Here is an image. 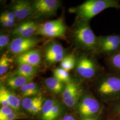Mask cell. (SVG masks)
<instances>
[{
    "mask_svg": "<svg viewBox=\"0 0 120 120\" xmlns=\"http://www.w3.org/2000/svg\"><path fill=\"white\" fill-rule=\"evenodd\" d=\"M4 91L9 102V106L16 111H20L22 106V101L14 94L4 88Z\"/></svg>",
    "mask_w": 120,
    "mask_h": 120,
    "instance_id": "obj_18",
    "label": "cell"
},
{
    "mask_svg": "<svg viewBox=\"0 0 120 120\" xmlns=\"http://www.w3.org/2000/svg\"><path fill=\"white\" fill-rule=\"evenodd\" d=\"M9 41V38L7 35L2 34L0 36V49L7 45Z\"/></svg>",
    "mask_w": 120,
    "mask_h": 120,
    "instance_id": "obj_34",
    "label": "cell"
},
{
    "mask_svg": "<svg viewBox=\"0 0 120 120\" xmlns=\"http://www.w3.org/2000/svg\"><path fill=\"white\" fill-rule=\"evenodd\" d=\"M38 68L36 67L29 65L23 64L19 65L14 73L15 75L20 76L28 78L34 77V75L38 72Z\"/></svg>",
    "mask_w": 120,
    "mask_h": 120,
    "instance_id": "obj_15",
    "label": "cell"
},
{
    "mask_svg": "<svg viewBox=\"0 0 120 120\" xmlns=\"http://www.w3.org/2000/svg\"><path fill=\"white\" fill-rule=\"evenodd\" d=\"M39 26L37 23L34 22H31L30 25L26 28L25 30H24L17 36L18 37L26 38H31L33 35L36 34L38 29Z\"/></svg>",
    "mask_w": 120,
    "mask_h": 120,
    "instance_id": "obj_24",
    "label": "cell"
},
{
    "mask_svg": "<svg viewBox=\"0 0 120 120\" xmlns=\"http://www.w3.org/2000/svg\"><path fill=\"white\" fill-rule=\"evenodd\" d=\"M120 49V34H112L98 37L96 53L109 56Z\"/></svg>",
    "mask_w": 120,
    "mask_h": 120,
    "instance_id": "obj_6",
    "label": "cell"
},
{
    "mask_svg": "<svg viewBox=\"0 0 120 120\" xmlns=\"http://www.w3.org/2000/svg\"><path fill=\"white\" fill-rule=\"evenodd\" d=\"M56 101H57L52 99H49L45 101L41 109V118L42 120H49L52 109Z\"/></svg>",
    "mask_w": 120,
    "mask_h": 120,
    "instance_id": "obj_19",
    "label": "cell"
},
{
    "mask_svg": "<svg viewBox=\"0 0 120 120\" xmlns=\"http://www.w3.org/2000/svg\"><path fill=\"white\" fill-rule=\"evenodd\" d=\"M31 22H23L18 26L15 30H14L12 32V34L14 35L18 36L24 30H25L26 28L30 24Z\"/></svg>",
    "mask_w": 120,
    "mask_h": 120,
    "instance_id": "obj_29",
    "label": "cell"
},
{
    "mask_svg": "<svg viewBox=\"0 0 120 120\" xmlns=\"http://www.w3.org/2000/svg\"><path fill=\"white\" fill-rule=\"evenodd\" d=\"M38 39L33 38L18 37L13 39L9 44V49L12 53L15 54H22L32 50L39 42Z\"/></svg>",
    "mask_w": 120,
    "mask_h": 120,
    "instance_id": "obj_9",
    "label": "cell"
},
{
    "mask_svg": "<svg viewBox=\"0 0 120 120\" xmlns=\"http://www.w3.org/2000/svg\"><path fill=\"white\" fill-rule=\"evenodd\" d=\"M64 57V53H61L60 54L51 56L50 57H49L47 59H46V60L49 63L52 64V63H56L59 61H61L62 60H63Z\"/></svg>",
    "mask_w": 120,
    "mask_h": 120,
    "instance_id": "obj_32",
    "label": "cell"
},
{
    "mask_svg": "<svg viewBox=\"0 0 120 120\" xmlns=\"http://www.w3.org/2000/svg\"><path fill=\"white\" fill-rule=\"evenodd\" d=\"M83 94V90L80 83L71 81L66 83L63 91V103L68 107H74L77 105Z\"/></svg>",
    "mask_w": 120,
    "mask_h": 120,
    "instance_id": "obj_7",
    "label": "cell"
},
{
    "mask_svg": "<svg viewBox=\"0 0 120 120\" xmlns=\"http://www.w3.org/2000/svg\"><path fill=\"white\" fill-rule=\"evenodd\" d=\"M76 71L82 79L90 80L104 73L105 69L100 66L94 58L87 54H82L76 61Z\"/></svg>",
    "mask_w": 120,
    "mask_h": 120,
    "instance_id": "obj_4",
    "label": "cell"
},
{
    "mask_svg": "<svg viewBox=\"0 0 120 120\" xmlns=\"http://www.w3.org/2000/svg\"><path fill=\"white\" fill-rule=\"evenodd\" d=\"M77 59L75 56L73 54H70L64 56L61 61V68L69 72L73 69L76 65Z\"/></svg>",
    "mask_w": 120,
    "mask_h": 120,
    "instance_id": "obj_21",
    "label": "cell"
},
{
    "mask_svg": "<svg viewBox=\"0 0 120 120\" xmlns=\"http://www.w3.org/2000/svg\"><path fill=\"white\" fill-rule=\"evenodd\" d=\"M62 110L61 105L58 101L52 109L50 116L49 120H56L60 116Z\"/></svg>",
    "mask_w": 120,
    "mask_h": 120,
    "instance_id": "obj_26",
    "label": "cell"
},
{
    "mask_svg": "<svg viewBox=\"0 0 120 120\" xmlns=\"http://www.w3.org/2000/svg\"><path fill=\"white\" fill-rule=\"evenodd\" d=\"M116 109H117V112H118L119 116L120 117V104H119L117 105H116Z\"/></svg>",
    "mask_w": 120,
    "mask_h": 120,
    "instance_id": "obj_36",
    "label": "cell"
},
{
    "mask_svg": "<svg viewBox=\"0 0 120 120\" xmlns=\"http://www.w3.org/2000/svg\"><path fill=\"white\" fill-rule=\"evenodd\" d=\"M77 107L80 115L86 119L96 115L100 111L101 105L93 95L87 94L82 96Z\"/></svg>",
    "mask_w": 120,
    "mask_h": 120,
    "instance_id": "obj_5",
    "label": "cell"
},
{
    "mask_svg": "<svg viewBox=\"0 0 120 120\" xmlns=\"http://www.w3.org/2000/svg\"><path fill=\"white\" fill-rule=\"evenodd\" d=\"M62 120H76V119L74 118V116L70 115H65L63 117Z\"/></svg>",
    "mask_w": 120,
    "mask_h": 120,
    "instance_id": "obj_35",
    "label": "cell"
},
{
    "mask_svg": "<svg viewBox=\"0 0 120 120\" xmlns=\"http://www.w3.org/2000/svg\"><path fill=\"white\" fill-rule=\"evenodd\" d=\"M26 116L23 113L19 111L13 112L4 118L0 120H17L26 119Z\"/></svg>",
    "mask_w": 120,
    "mask_h": 120,
    "instance_id": "obj_27",
    "label": "cell"
},
{
    "mask_svg": "<svg viewBox=\"0 0 120 120\" xmlns=\"http://www.w3.org/2000/svg\"><path fill=\"white\" fill-rule=\"evenodd\" d=\"M106 63L111 72L120 75V49L106 56Z\"/></svg>",
    "mask_w": 120,
    "mask_h": 120,
    "instance_id": "obj_13",
    "label": "cell"
},
{
    "mask_svg": "<svg viewBox=\"0 0 120 120\" xmlns=\"http://www.w3.org/2000/svg\"><path fill=\"white\" fill-rule=\"evenodd\" d=\"M11 62V60L5 54H3L0 59V75L1 76L6 73Z\"/></svg>",
    "mask_w": 120,
    "mask_h": 120,
    "instance_id": "obj_25",
    "label": "cell"
},
{
    "mask_svg": "<svg viewBox=\"0 0 120 120\" xmlns=\"http://www.w3.org/2000/svg\"><path fill=\"white\" fill-rule=\"evenodd\" d=\"M34 77L28 78L20 76H14L7 79L6 82L7 85L12 90H17L21 88L27 83L32 82Z\"/></svg>",
    "mask_w": 120,
    "mask_h": 120,
    "instance_id": "obj_14",
    "label": "cell"
},
{
    "mask_svg": "<svg viewBox=\"0 0 120 120\" xmlns=\"http://www.w3.org/2000/svg\"><path fill=\"white\" fill-rule=\"evenodd\" d=\"M20 90L22 96L24 98L38 96L40 92L37 84L32 82L22 87Z\"/></svg>",
    "mask_w": 120,
    "mask_h": 120,
    "instance_id": "obj_17",
    "label": "cell"
},
{
    "mask_svg": "<svg viewBox=\"0 0 120 120\" xmlns=\"http://www.w3.org/2000/svg\"><path fill=\"white\" fill-rule=\"evenodd\" d=\"M66 28L61 19L45 22L40 25L35 34L48 38H59L64 36Z\"/></svg>",
    "mask_w": 120,
    "mask_h": 120,
    "instance_id": "obj_8",
    "label": "cell"
},
{
    "mask_svg": "<svg viewBox=\"0 0 120 120\" xmlns=\"http://www.w3.org/2000/svg\"><path fill=\"white\" fill-rule=\"evenodd\" d=\"M64 52L63 48L60 45L57 43L52 44L47 48L45 50V59Z\"/></svg>",
    "mask_w": 120,
    "mask_h": 120,
    "instance_id": "obj_22",
    "label": "cell"
},
{
    "mask_svg": "<svg viewBox=\"0 0 120 120\" xmlns=\"http://www.w3.org/2000/svg\"><path fill=\"white\" fill-rule=\"evenodd\" d=\"M1 18H4V19L10 21V22H14L15 20L16 16L13 12H9L3 13L0 15Z\"/></svg>",
    "mask_w": 120,
    "mask_h": 120,
    "instance_id": "obj_33",
    "label": "cell"
},
{
    "mask_svg": "<svg viewBox=\"0 0 120 120\" xmlns=\"http://www.w3.org/2000/svg\"><path fill=\"white\" fill-rule=\"evenodd\" d=\"M85 120H94V119H92V118H89V119H86Z\"/></svg>",
    "mask_w": 120,
    "mask_h": 120,
    "instance_id": "obj_37",
    "label": "cell"
},
{
    "mask_svg": "<svg viewBox=\"0 0 120 120\" xmlns=\"http://www.w3.org/2000/svg\"><path fill=\"white\" fill-rule=\"evenodd\" d=\"M57 0H37L32 4L34 11L40 15H51L56 12L60 6Z\"/></svg>",
    "mask_w": 120,
    "mask_h": 120,
    "instance_id": "obj_10",
    "label": "cell"
},
{
    "mask_svg": "<svg viewBox=\"0 0 120 120\" xmlns=\"http://www.w3.org/2000/svg\"><path fill=\"white\" fill-rule=\"evenodd\" d=\"M14 111L15 110L10 106L2 107L0 109V120L2 119L4 117Z\"/></svg>",
    "mask_w": 120,
    "mask_h": 120,
    "instance_id": "obj_31",
    "label": "cell"
},
{
    "mask_svg": "<svg viewBox=\"0 0 120 120\" xmlns=\"http://www.w3.org/2000/svg\"><path fill=\"white\" fill-rule=\"evenodd\" d=\"M45 83L48 89L52 92L58 94L61 93L64 90L63 83L56 77H49L45 80Z\"/></svg>",
    "mask_w": 120,
    "mask_h": 120,
    "instance_id": "obj_16",
    "label": "cell"
},
{
    "mask_svg": "<svg viewBox=\"0 0 120 120\" xmlns=\"http://www.w3.org/2000/svg\"><path fill=\"white\" fill-rule=\"evenodd\" d=\"M99 77L96 90L105 101L120 100V75L105 72Z\"/></svg>",
    "mask_w": 120,
    "mask_h": 120,
    "instance_id": "obj_2",
    "label": "cell"
},
{
    "mask_svg": "<svg viewBox=\"0 0 120 120\" xmlns=\"http://www.w3.org/2000/svg\"><path fill=\"white\" fill-rule=\"evenodd\" d=\"M115 8L120 9L118 0H88L79 5L75 9L79 21L88 22L103 10Z\"/></svg>",
    "mask_w": 120,
    "mask_h": 120,
    "instance_id": "obj_1",
    "label": "cell"
},
{
    "mask_svg": "<svg viewBox=\"0 0 120 120\" xmlns=\"http://www.w3.org/2000/svg\"><path fill=\"white\" fill-rule=\"evenodd\" d=\"M43 98V97L41 95L25 98L22 101V107L27 111L30 112L36 103Z\"/></svg>",
    "mask_w": 120,
    "mask_h": 120,
    "instance_id": "obj_20",
    "label": "cell"
},
{
    "mask_svg": "<svg viewBox=\"0 0 120 120\" xmlns=\"http://www.w3.org/2000/svg\"><path fill=\"white\" fill-rule=\"evenodd\" d=\"M12 9L16 17L19 20L26 18L34 11L32 5L26 0L15 1L12 6Z\"/></svg>",
    "mask_w": 120,
    "mask_h": 120,
    "instance_id": "obj_12",
    "label": "cell"
},
{
    "mask_svg": "<svg viewBox=\"0 0 120 120\" xmlns=\"http://www.w3.org/2000/svg\"><path fill=\"white\" fill-rule=\"evenodd\" d=\"M44 101V98L41 99L38 102L36 103V104L34 106V107L32 108L31 111L30 112V113L35 115L38 113L39 112L41 111V109L43 107V102Z\"/></svg>",
    "mask_w": 120,
    "mask_h": 120,
    "instance_id": "obj_30",
    "label": "cell"
},
{
    "mask_svg": "<svg viewBox=\"0 0 120 120\" xmlns=\"http://www.w3.org/2000/svg\"><path fill=\"white\" fill-rule=\"evenodd\" d=\"M41 61V52L38 49H32L19 55L15 62L19 65L27 64L37 67Z\"/></svg>",
    "mask_w": 120,
    "mask_h": 120,
    "instance_id": "obj_11",
    "label": "cell"
},
{
    "mask_svg": "<svg viewBox=\"0 0 120 120\" xmlns=\"http://www.w3.org/2000/svg\"><path fill=\"white\" fill-rule=\"evenodd\" d=\"M54 77L63 83H69L71 80L68 71L61 68H58L53 70Z\"/></svg>",
    "mask_w": 120,
    "mask_h": 120,
    "instance_id": "obj_23",
    "label": "cell"
},
{
    "mask_svg": "<svg viewBox=\"0 0 120 120\" xmlns=\"http://www.w3.org/2000/svg\"><path fill=\"white\" fill-rule=\"evenodd\" d=\"M4 86H0V103L2 107L9 106V102L5 94Z\"/></svg>",
    "mask_w": 120,
    "mask_h": 120,
    "instance_id": "obj_28",
    "label": "cell"
},
{
    "mask_svg": "<svg viewBox=\"0 0 120 120\" xmlns=\"http://www.w3.org/2000/svg\"><path fill=\"white\" fill-rule=\"evenodd\" d=\"M73 37L78 47L91 53H96L98 37L90 28L89 22L78 21L73 31Z\"/></svg>",
    "mask_w": 120,
    "mask_h": 120,
    "instance_id": "obj_3",
    "label": "cell"
}]
</instances>
